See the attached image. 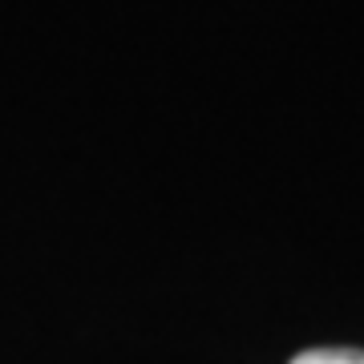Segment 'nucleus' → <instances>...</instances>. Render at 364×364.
Masks as SVG:
<instances>
[{"mask_svg":"<svg viewBox=\"0 0 364 364\" xmlns=\"http://www.w3.org/2000/svg\"><path fill=\"white\" fill-rule=\"evenodd\" d=\"M291 364H364V352H356V348H312V352H299Z\"/></svg>","mask_w":364,"mask_h":364,"instance_id":"obj_1","label":"nucleus"}]
</instances>
